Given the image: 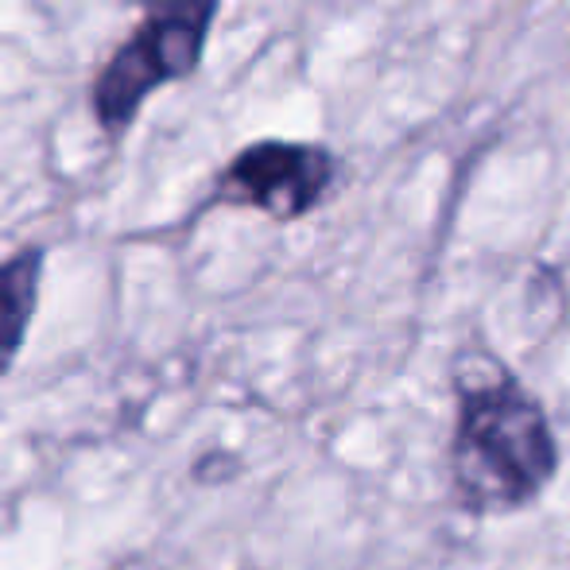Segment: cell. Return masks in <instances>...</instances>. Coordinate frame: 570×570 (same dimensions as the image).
<instances>
[{
  "label": "cell",
  "mask_w": 570,
  "mask_h": 570,
  "mask_svg": "<svg viewBox=\"0 0 570 570\" xmlns=\"http://www.w3.org/2000/svg\"><path fill=\"white\" fill-rule=\"evenodd\" d=\"M454 384V501L473 517H501L532 504L559 470V443L543 404L497 357H478Z\"/></svg>",
  "instance_id": "1"
},
{
  "label": "cell",
  "mask_w": 570,
  "mask_h": 570,
  "mask_svg": "<svg viewBox=\"0 0 570 570\" xmlns=\"http://www.w3.org/2000/svg\"><path fill=\"white\" fill-rule=\"evenodd\" d=\"M222 0H148L132 36L94 78L90 106L106 136H125L151 98L190 78L206 59Z\"/></svg>",
  "instance_id": "2"
},
{
  "label": "cell",
  "mask_w": 570,
  "mask_h": 570,
  "mask_svg": "<svg viewBox=\"0 0 570 570\" xmlns=\"http://www.w3.org/2000/svg\"><path fill=\"white\" fill-rule=\"evenodd\" d=\"M342 156L315 140H253L229 159L214 183V198L272 222H299L334 195Z\"/></svg>",
  "instance_id": "3"
},
{
  "label": "cell",
  "mask_w": 570,
  "mask_h": 570,
  "mask_svg": "<svg viewBox=\"0 0 570 570\" xmlns=\"http://www.w3.org/2000/svg\"><path fill=\"white\" fill-rule=\"evenodd\" d=\"M47 253L39 245H28L0 261V376L12 368L16 353L23 350L28 326L39 307V287H43Z\"/></svg>",
  "instance_id": "4"
}]
</instances>
